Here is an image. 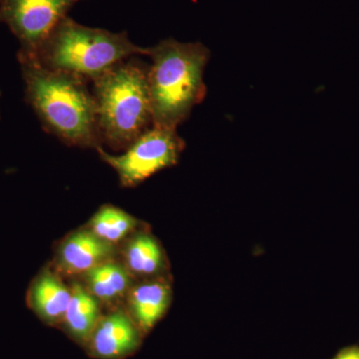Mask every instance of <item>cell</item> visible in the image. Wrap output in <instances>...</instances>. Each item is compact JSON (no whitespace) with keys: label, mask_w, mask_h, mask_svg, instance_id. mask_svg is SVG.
I'll return each instance as SVG.
<instances>
[{"label":"cell","mask_w":359,"mask_h":359,"mask_svg":"<svg viewBox=\"0 0 359 359\" xmlns=\"http://www.w3.org/2000/svg\"><path fill=\"white\" fill-rule=\"evenodd\" d=\"M25 101L45 131L71 147L102 145L93 93L84 80L47 69L30 58H18Z\"/></svg>","instance_id":"cell-1"},{"label":"cell","mask_w":359,"mask_h":359,"mask_svg":"<svg viewBox=\"0 0 359 359\" xmlns=\"http://www.w3.org/2000/svg\"><path fill=\"white\" fill-rule=\"evenodd\" d=\"M153 125L177 129L205 95L204 72L210 51L201 42L168 39L148 47Z\"/></svg>","instance_id":"cell-2"},{"label":"cell","mask_w":359,"mask_h":359,"mask_svg":"<svg viewBox=\"0 0 359 359\" xmlns=\"http://www.w3.org/2000/svg\"><path fill=\"white\" fill-rule=\"evenodd\" d=\"M147 52L134 44L126 32L90 27L66 16L30 59L47 69L94 82L122 61Z\"/></svg>","instance_id":"cell-3"},{"label":"cell","mask_w":359,"mask_h":359,"mask_svg":"<svg viewBox=\"0 0 359 359\" xmlns=\"http://www.w3.org/2000/svg\"><path fill=\"white\" fill-rule=\"evenodd\" d=\"M148 66L131 57L93 82L102 144L125 151L153 125Z\"/></svg>","instance_id":"cell-4"},{"label":"cell","mask_w":359,"mask_h":359,"mask_svg":"<svg viewBox=\"0 0 359 359\" xmlns=\"http://www.w3.org/2000/svg\"><path fill=\"white\" fill-rule=\"evenodd\" d=\"M184 148L185 142L177 129L152 125L123 154L111 155L102 147L96 151L115 170L121 186L133 188L158 172L177 165Z\"/></svg>","instance_id":"cell-5"},{"label":"cell","mask_w":359,"mask_h":359,"mask_svg":"<svg viewBox=\"0 0 359 359\" xmlns=\"http://www.w3.org/2000/svg\"><path fill=\"white\" fill-rule=\"evenodd\" d=\"M79 0H0V23L20 42L18 58H34Z\"/></svg>","instance_id":"cell-6"},{"label":"cell","mask_w":359,"mask_h":359,"mask_svg":"<svg viewBox=\"0 0 359 359\" xmlns=\"http://www.w3.org/2000/svg\"><path fill=\"white\" fill-rule=\"evenodd\" d=\"M145 337L123 306L103 313L84 348L90 358L125 359L133 355Z\"/></svg>","instance_id":"cell-7"},{"label":"cell","mask_w":359,"mask_h":359,"mask_svg":"<svg viewBox=\"0 0 359 359\" xmlns=\"http://www.w3.org/2000/svg\"><path fill=\"white\" fill-rule=\"evenodd\" d=\"M117 248L83 226L61 241L52 266L62 276L79 278L99 264L115 259Z\"/></svg>","instance_id":"cell-8"},{"label":"cell","mask_w":359,"mask_h":359,"mask_svg":"<svg viewBox=\"0 0 359 359\" xmlns=\"http://www.w3.org/2000/svg\"><path fill=\"white\" fill-rule=\"evenodd\" d=\"M53 269L45 266L32 278L27 292L28 309L48 327H61L71 299V287Z\"/></svg>","instance_id":"cell-9"},{"label":"cell","mask_w":359,"mask_h":359,"mask_svg":"<svg viewBox=\"0 0 359 359\" xmlns=\"http://www.w3.org/2000/svg\"><path fill=\"white\" fill-rule=\"evenodd\" d=\"M125 302V309L146 335L166 314L172 302V287L166 276L141 280L134 283Z\"/></svg>","instance_id":"cell-10"},{"label":"cell","mask_w":359,"mask_h":359,"mask_svg":"<svg viewBox=\"0 0 359 359\" xmlns=\"http://www.w3.org/2000/svg\"><path fill=\"white\" fill-rule=\"evenodd\" d=\"M118 254L134 278H162L167 269V259L157 238L146 231H135L122 243Z\"/></svg>","instance_id":"cell-11"},{"label":"cell","mask_w":359,"mask_h":359,"mask_svg":"<svg viewBox=\"0 0 359 359\" xmlns=\"http://www.w3.org/2000/svg\"><path fill=\"white\" fill-rule=\"evenodd\" d=\"M79 278L90 294L111 309L125 302L135 280L124 264L116 257L90 269Z\"/></svg>","instance_id":"cell-12"},{"label":"cell","mask_w":359,"mask_h":359,"mask_svg":"<svg viewBox=\"0 0 359 359\" xmlns=\"http://www.w3.org/2000/svg\"><path fill=\"white\" fill-rule=\"evenodd\" d=\"M70 287L71 299L60 327L73 341L84 347L102 316V304L80 280H74Z\"/></svg>","instance_id":"cell-13"},{"label":"cell","mask_w":359,"mask_h":359,"mask_svg":"<svg viewBox=\"0 0 359 359\" xmlns=\"http://www.w3.org/2000/svg\"><path fill=\"white\" fill-rule=\"evenodd\" d=\"M140 222L113 205H104L89 219L86 228L105 242L119 247L138 230Z\"/></svg>","instance_id":"cell-14"},{"label":"cell","mask_w":359,"mask_h":359,"mask_svg":"<svg viewBox=\"0 0 359 359\" xmlns=\"http://www.w3.org/2000/svg\"><path fill=\"white\" fill-rule=\"evenodd\" d=\"M332 359H359V346H353L341 349L337 355Z\"/></svg>","instance_id":"cell-15"},{"label":"cell","mask_w":359,"mask_h":359,"mask_svg":"<svg viewBox=\"0 0 359 359\" xmlns=\"http://www.w3.org/2000/svg\"><path fill=\"white\" fill-rule=\"evenodd\" d=\"M0 96H1V95H0Z\"/></svg>","instance_id":"cell-16"}]
</instances>
